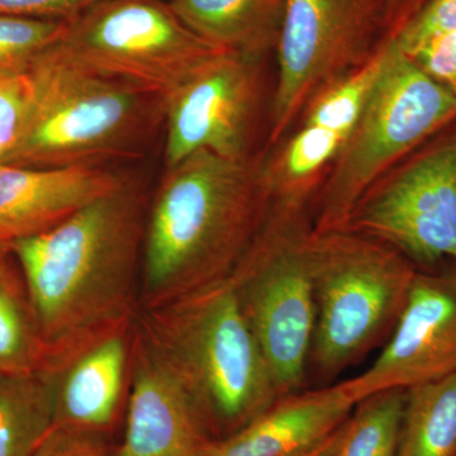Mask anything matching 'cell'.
Instances as JSON below:
<instances>
[{
  "label": "cell",
  "instance_id": "21",
  "mask_svg": "<svg viewBox=\"0 0 456 456\" xmlns=\"http://www.w3.org/2000/svg\"><path fill=\"white\" fill-rule=\"evenodd\" d=\"M49 368V351L36 329L20 281L0 283V375Z\"/></svg>",
  "mask_w": 456,
  "mask_h": 456
},
{
  "label": "cell",
  "instance_id": "16",
  "mask_svg": "<svg viewBox=\"0 0 456 456\" xmlns=\"http://www.w3.org/2000/svg\"><path fill=\"white\" fill-rule=\"evenodd\" d=\"M131 326L93 342L61 367L55 382V428L101 435L118 415L130 370Z\"/></svg>",
  "mask_w": 456,
  "mask_h": 456
},
{
  "label": "cell",
  "instance_id": "10",
  "mask_svg": "<svg viewBox=\"0 0 456 456\" xmlns=\"http://www.w3.org/2000/svg\"><path fill=\"white\" fill-rule=\"evenodd\" d=\"M346 230L432 268L456 261V117L389 167L354 206Z\"/></svg>",
  "mask_w": 456,
  "mask_h": 456
},
{
  "label": "cell",
  "instance_id": "8",
  "mask_svg": "<svg viewBox=\"0 0 456 456\" xmlns=\"http://www.w3.org/2000/svg\"><path fill=\"white\" fill-rule=\"evenodd\" d=\"M60 47L93 73L167 99L227 51L163 0H101L66 22Z\"/></svg>",
  "mask_w": 456,
  "mask_h": 456
},
{
  "label": "cell",
  "instance_id": "11",
  "mask_svg": "<svg viewBox=\"0 0 456 456\" xmlns=\"http://www.w3.org/2000/svg\"><path fill=\"white\" fill-rule=\"evenodd\" d=\"M269 60L224 53L164 99L165 167L200 151L248 160L265 150L275 82Z\"/></svg>",
  "mask_w": 456,
  "mask_h": 456
},
{
  "label": "cell",
  "instance_id": "3",
  "mask_svg": "<svg viewBox=\"0 0 456 456\" xmlns=\"http://www.w3.org/2000/svg\"><path fill=\"white\" fill-rule=\"evenodd\" d=\"M33 99L25 130L2 164L53 169L104 167L139 155L164 122V101L93 73L59 42L29 70Z\"/></svg>",
  "mask_w": 456,
  "mask_h": 456
},
{
  "label": "cell",
  "instance_id": "22",
  "mask_svg": "<svg viewBox=\"0 0 456 456\" xmlns=\"http://www.w3.org/2000/svg\"><path fill=\"white\" fill-rule=\"evenodd\" d=\"M386 45L362 70L335 84L314 99L303 110L298 122L314 123L347 139L379 75Z\"/></svg>",
  "mask_w": 456,
  "mask_h": 456
},
{
  "label": "cell",
  "instance_id": "2",
  "mask_svg": "<svg viewBox=\"0 0 456 456\" xmlns=\"http://www.w3.org/2000/svg\"><path fill=\"white\" fill-rule=\"evenodd\" d=\"M263 152L232 160L200 151L167 167L147 207L143 311L204 292L232 275L272 208Z\"/></svg>",
  "mask_w": 456,
  "mask_h": 456
},
{
  "label": "cell",
  "instance_id": "30",
  "mask_svg": "<svg viewBox=\"0 0 456 456\" xmlns=\"http://www.w3.org/2000/svg\"><path fill=\"white\" fill-rule=\"evenodd\" d=\"M346 422L340 428H338L334 434L330 435L322 443L318 444L316 448L310 450V452L301 456H334L336 449H338V444H340L342 435H344Z\"/></svg>",
  "mask_w": 456,
  "mask_h": 456
},
{
  "label": "cell",
  "instance_id": "24",
  "mask_svg": "<svg viewBox=\"0 0 456 456\" xmlns=\"http://www.w3.org/2000/svg\"><path fill=\"white\" fill-rule=\"evenodd\" d=\"M33 99L29 74L0 77V164L20 139Z\"/></svg>",
  "mask_w": 456,
  "mask_h": 456
},
{
  "label": "cell",
  "instance_id": "7",
  "mask_svg": "<svg viewBox=\"0 0 456 456\" xmlns=\"http://www.w3.org/2000/svg\"><path fill=\"white\" fill-rule=\"evenodd\" d=\"M311 207L273 200L268 217L230 281L281 397L302 391L314 323Z\"/></svg>",
  "mask_w": 456,
  "mask_h": 456
},
{
  "label": "cell",
  "instance_id": "29",
  "mask_svg": "<svg viewBox=\"0 0 456 456\" xmlns=\"http://www.w3.org/2000/svg\"><path fill=\"white\" fill-rule=\"evenodd\" d=\"M430 0H383L387 26L392 38L425 7Z\"/></svg>",
  "mask_w": 456,
  "mask_h": 456
},
{
  "label": "cell",
  "instance_id": "4",
  "mask_svg": "<svg viewBox=\"0 0 456 456\" xmlns=\"http://www.w3.org/2000/svg\"><path fill=\"white\" fill-rule=\"evenodd\" d=\"M137 329L184 382L212 434H235L281 398L230 279L143 311Z\"/></svg>",
  "mask_w": 456,
  "mask_h": 456
},
{
  "label": "cell",
  "instance_id": "5",
  "mask_svg": "<svg viewBox=\"0 0 456 456\" xmlns=\"http://www.w3.org/2000/svg\"><path fill=\"white\" fill-rule=\"evenodd\" d=\"M316 323L308 374L330 380L389 338L417 266L379 240L346 228L312 232Z\"/></svg>",
  "mask_w": 456,
  "mask_h": 456
},
{
  "label": "cell",
  "instance_id": "28",
  "mask_svg": "<svg viewBox=\"0 0 456 456\" xmlns=\"http://www.w3.org/2000/svg\"><path fill=\"white\" fill-rule=\"evenodd\" d=\"M33 456H110L101 440L92 432L53 428Z\"/></svg>",
  "mask_w": 456,
  "mask_h": 456
},
{
  "label": "cell",
  "instance_id": "14",
  "mask_svg": "<svg viewBox=\"0 0 456 456\" xmlns=\"http://www.w3.org/2000/svg\"><path fill=\"white\" fill-rule=\"evenodd\" d=\"M126 176L106 167L38 169L0 164V244L53 230L113 191Z\"/></svg>",
  "mask_w": 456,
  "mask_h": 456
},
{
  "label": "cell",
  "instance_id": "26",
  "mask_svg": "<svg viewBox=\"0 0 456 456\" xmlns=\"http://www.w3.org/2000/svg\"><path fill=\"white\" fill-rule=\"evenodd\" d=\"M408 56L434 82L456 95V29L431 38Z\"/></svg>",
  "mask_w": 456,
  "mask_h": 456
},
{
  "label": "cell",
  "instance_id": "1",
  "mask_svg": "<svg viewBox=\"0 0 456 456\" xmlns=\"http://www.w3.org/2000/svg\"><path fill=\"white\" fill-rule=\"evenodd\" d=\"M147 207L141 180L126 176L59 226L11 245L49 351L46 370L132 325Z\"/></svg>",
  "mask_w": 456,
  "mask_h": 456
},
{
  "label": "cell",
  "instance_id": "13",
  "mask_svg": "<svg viewBox=\"0 0 456 456\" xmlns=\"http://www.w3.org/2000/svg\"><path fill=\"white\" fill-rule=\"evenodd\" d=\"M131 341V392L118 456H208L212 431L196 399L139 329Z\"/></svg>",
  "mask_w": 456,
  "mask_h": 456
},
{
  "label": "cell",
  "instance_id": "12",
  "mask_svg": "<svg viewBox=\"0 0 456 456\" xmlns=\"http://www.w3.org/2000/svg\"><path fill=\"white\" fill-rule=\"evenodd\" d=\"M456 373V261L417 268L406 305L373 364L347 379L356 399Z\"/></svg>",
  "mask_w": 456,
  "mask_h": 456
},
{
  "label": "cell",
  "instance_id": "20",
  "mask_svg": "<svg viewBox=\"0 0 456 456\" xmlns=\"http://www.w3.org/2000/svg\"><path fill=\"white\" fill-rule=\"evenodd\" d=\"M406 397V388H393L359 402L334 456H395Z\"/></svg>",
  "mask_w": 456,
  "mask_h": 456
},
{
  "label": "cell",
  "instance_id": "27",
  "mask_svg": "<svg viewBox=\"0 0 456 456\" xmlns=\"http://www.w3.org/2000/svg\"><path fill=\"white\" fill-rule=\"evenodd\" d=\"M101 0H0V14L69 20Z\"/></svg>",
  "mask_w": 456,
  "mask_h": 456
},
{
  "label": "cell",
  "instance_id": "19",
  "mask_svg": "<svg viewBox=\"0 0 456 456\" xmlns=\"http://www.w3.org/2000/svg\"><path fill=\"white\" fill-rule=\"evenodd\" d=\"M395 456H456V373L407 388Z\"/></svg>",
  "mask_w": 456,
  "mask_h": 456
},
{
  "label": "cell",
  "instance_id": "25",
  "mask_svg": "<svg viewBox=\"0 0 456 456\" xmlns=\"http://www.w3.org/2000/svg\"><path fill=\"white\" fill-rule=\"evenodd\" d=\"M456 29V0H430L395 36L407 55L443 33Z\"/></svg>",
  "mask_w": 456,
  "mask_h": 456
},
{
  "label": "cell",
  "instance_id": "15",
  "mask_svg": "<svg viewBox=\"0 0 456 456\" xmlns=\"http://www.w3.org/2000/svg\"><path fill=\"white\" fill-rule=\"evenodd\" d=\"M358 403L346 380L284 395L241 430L216 440L208 456H301L340 428Z\"/></svg>",
  "mask_w": 456,
  "mask_h": 456
},
{
  "label": "cell",
  "instance_id": "31",
  "mask_svg": "<svg viewBox=\"0 0 456 456\" xmlns=\"http://www.w3.org/2000/svg\"><path fill=\"white\" fill-rule=\"evenodd\" d=\"M11 256H13L11 248L7 245L0 244V283L20 281L13 268H12Z\"/></svg>",
  "mask_w": 456,
  "mask_h": 456
},
{
  "label": "cell",
  "instance_id": "17",
  "mask_svg": "<svg viewBox=\"0 0 456 456\" xmlns=\"http://www.w3.org/2000/svg\"><path fill=\"white\" fill-rule=\"evenodd\" d=\"M169 4L191 32L212 46L274 59L285 0H170Z\"/></svg>",
  "mask_w": 456,
  "mask_h": 456
},
{
  "label": "cell",
  "instance_id": "6",
  "mask_svg": "<svg viewBox=\"0 0 456 456\" xmlns=\"http://www.w3.org/2000/svg\"><path fill=\"white\" fill-rule=\"evenodd\" d=\"M454 117L456 95L389 40L358 122L312 202L314 232L344 227L375 180Z\"/></svg>",
  "mask_w": 456,
  "mask_h": 456
},
{
  "label": "cell",
  "instance_id": "23",
  "mask_svg": "<svg viewBox=\"0 0 456 456\" xmlns=\"http://www.w3.org/2000/svg\"><path fill=\"white\" fill-rule=\"evenodd\" d=\"M66 22L0 14V77L29 73L36 60L61 40Z\"/></svg>",
  "mask_w": 456,
  "mask_h": 456
},
{
  "label": "cell",
  "instance_id": "9",
  "mask_svg": "<svg viewBox=\"0 0 456 456\" xmlns=\"http://www.w3.org/2000/svg\"><path fill=\"white\" fill-rule=\"evenodd\" d=\"M389 40L383 0H285L266 147L292 130L314 99L362 70Z\"/></svg>",
  "mask_w": 456,
  "mask_h": 456
},
{
  "label": "cell",
  "instance_id": "18",
  "mask_svg": "<svg viewBox=\"0 0 456 456\" xmlns=\"http://www.w3.org/2000/svg\"><path fill=\"white\" fill-rule=\"evenodd\" d=\"M49 370L0 375V456H33L55 428Z\"/></svg>",
  "mask_w": 456,
  "mask_h": 456
}]
</instances>
